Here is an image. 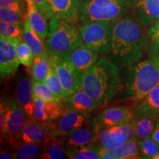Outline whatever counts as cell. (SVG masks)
<instances>
[{
  "instance_id": "6da1fadb",
  "label": "cell",
  "mask_w": 159,
  "mask_h": 159,
  "mask_svg": "<svg viewBox=\"0 0 159 159\" xmlns=\"http://www.w3.org/2000/svg\"><path fill=\"white\" fill-rule=\"evenodd\" d=\"M150 46L145 26L137 16L125 15L113 25L112 44L108 59L118 67L139 62Z\"/></svg>"
},
{
  "instance_id": "7a4b0ae2",
  "label": "cell",
  "mask_w": 159,
  "mask_h": 159,
  "mask_svg": "<svg viewBox=\"0 0 159 159\" xmlns=\"http://www.w3.org/2000/svg\"><path fill=\"white\" fill-rule=\"evenodd\" d=\"M122 87L118 66L108 57L99 58L82 77L81 89L104 107L119 93Z\"/></svg>"
},
{
  "instance_id": "3957f363",
  "label": "cell",
  "mask_w": 159,
  "mask_h": 159,
  "mask_svg": "<svg viewBox=\"0 0 159 159\" xmlns=\"http://www.w3.org/2000/svg\"><path fill=\"white\" fill-rule=\"evenodd\" d=\"M119 92L127 100H142L159 85V66L148 58L128 67Z\"/></svg>"
},
{
  "instance_id": "277c9868",
  "label": "cell",
  "mask_w": 159,
  "mask_h": 159,
  "mask_svg": "<svg viewBox=\"0 0 159 159\" xmlns=\"http://www.w3.org/2000/svg\"><path fill=\"white\" fill-rule=\"evenodd\" d=\"M82 43L78 30L74 25L59 19H50L45 45L49 55L66 57Z\"/></svg>"
},
{
  "instance_id": "5b68a950",
  "label": "cell",
  "mask_w": 159,
  "mask_h": 159,
  "mask_svg": "<svg viewBox=\"0 0 159 159\" xmlns=\"http://www.w3.org/2000/svg\"><path fill=\"white\" fill-rule=\"evenodd\" d=\"M130 7V0H80L79 19L81 22H115L125 16Z\"/></svg>"
},
{
  "instance_id": "8992f818",
  "label": "cell",
  "mask_w": 159,
  "mask_h": 159,
  "mask_svg": "<svg viewBox=\"0 0 159 159\" xmlns=\"http://www.w3.org/2000/svg\"><path fill=\"white\" fill-rule=\"evenodd\" d=\"M113 25L110 21H89L78 27L82 42L99 55L108 56L112 44Z\"/></svg>"
},
{
  "instance_id": "52a82bcc",
  "label": "cell",
  "mask_w": 159,
  "mask_h": 159,
  "mask_svg": "<svg viewBox=\"0 0 159 159\" xmlns=\"http://www.w3.org/2000/svg\"><path fill=\"white\" fill-rule=\"evenodd\" d=\"M11 110L5 128L1 132L2 140L6 141L13 148L21 144V136L28 118L16 101L8 99Z\"/></svg>"
},
{
  "instance_id": "ba28073f",
  "label": "cell",
  "mask_w": 159,
  "mask_h": 159,
  "mask_svg": "<svg viewBox=\"0 0 159 159\" xmlns=\"http://www.w3.org/2000/svg\"><path fill=\"white\" fill-rule=\"evenodd\" d=\"M92 119L89 112H80L63 108L62 115L55 122L52 139L65 136L77 128L91 125Z\"/></svg>"
},
{
  "instance_id": "9c48e42d",
  "label": "cell",
  "mask_w": 159,
  "mask_h": 159,
  "mask_svg": "<svg viewBox=\"0 0 159 159\" xmlns=\"http://www.w3.org/2000/svg\"><path fill=\"white\" fill-rule=\"evenodd\" d=\"M97 133L98 144L106 149L117 148L131 139H136L133 121L123 125L100 129Z\"/></svg>"
},
{
  "instance_id": "30bf717a",
  "label": "cell",
  "mask_w": 159,
  "mask_h": 159,
  "mask_svg": "<svg viewBox=\"0 0 159 159\" xmlns=\"http://www.w3.org/2000/svg\"><path fill=\"white\" fill-rule=\"evenodd\" d=\"M134 111L126 106H114L105 109L93 117L91 125L97 131L102 128L130 122L134 119Z\"/></svg>"
},
{
  "instance_id": "8fae6325",
  "label": "cell",
  "mask_w": 159,
  "mask_h": 159,
  "mask_svg": "<svg viewBox=\"0 0 159 159\" xmlns=\"http://www.w3.org/2000/svg\"><path fill=\"white\" fill-rule=\"evenodd\" d=\"M20 41L0 36V75L9 78L16 72L20 62L17 56V45Z\"/></svg>"
},
{
  "instance_id": "7c38bea8",
  "label": "cell",
  "mask_w": 159,
  "mask_h": 159,
  "mask_svg": "<svg viewBox=\"0 0 159 159\" xmlns=\"http://www.w3.org/2000/svg\"><path fill=\"white\" fill-rule=\"evenodd\" d=\"M50 61L67 95L81 89L82 76L69 61L65 57H50Z\"/></svg>"
},
{
  "instance_id": "4fadbf2b",
  "label": "cell",
  "mask_w": 159,
  "mask_h": 159,
  "mask_svg": "<svg viewBox=\"0 0 159 159\" xmlns=\"http://www.w3.org/2000/svg\"><path fill=\"white\" fill-rule=\"evenodd\" d=\"M55 123L41 122L28 119L21 136V143H44L52 139Z\"/></svg>"
},
{
  "instance_id": "5bb4252c",
  "label": "cell",
  "mask_w": 159,
  "mask_h": 159,
  "mask_svg": "<svg viewBox=\"0 0 159 159\" xmlns=\"http://www.w3.org/2000/svg\"><path fill=\"white\" fill-rule=\"evenodd\" d=\"M61 138L68 152L87 145L96 144L98 141V133L94 127L86 125L76 129Z\"/></svg>"
},
{
  "instance_id": "9a60e30c",
  "label": "cell",
  "mask_w": 159,
  "mask_h": 159,
  "mask_svg": "<svg viewBox=\"0 0 159 159\" xmlns=\"http://www.w3.org/2000/svg\"><path fill=\"white\" fill-rule=\"evenodd\" d=\"M75 67L81 76L91 69L99 60V55L85 46L83 42L65 57Z\"/></svg>"
},
{
  "instance_id": "2e32d148",
  "label": "cell",
  "mask_w": 159,
  "mask_h": 159,
  "mask_svg": "<svg viewBox=\"0 0 159 159\" xmlns=\"http://www.w3.org/2000/svg\"><path fill=\"white\" fill-rule=\"evenodd\" d=\"M62 104L34 96L33 119L41 122L55 123L63 114Z\"/></svg>"
},
{
  "instance_id": "e0dca14e",
  "label": "cell",
  "mask_w": 159,
  "mask_h": 159,
  "mask_svg": "<svg viewBox=\"0 0 159 159\" xmlns=\"http://www.w3.org/2000/svg\"><path fill=\"white\" fill-rule=\"evenodd\" d=\"M15 98L18 105L23 109L28 119H33L34 94L33 82L28 76L19 79L15 91Z\"/></svg>"
},
{
  "instance_id": "ac0fdd59",
  "label": "cell",
  "mask_w": 159,
  "mask_h": 159,
  "mask_svg": "<svg viewBox=\"0 0 159 159\" xmlns=\"http://www.w3.org/2000/svg\"><path fill=\"white\" fill-rule=\"evenodd\" d=\"M61 103L63 108L80 112L91 113L100 108L98 103L81 89L61 99Z\"/></svg>"
},
{
  "instance_id": "d6986e66",
  "label": "cell",
  "mask_w": 159,
  "mask_h": 159,
  "mask_svg": "<svg viewBox=\"0 0 159 159\" xmlns=\"http://www.w3.org/2000/svg\"><path fill=\"white\" fill-rule=\"evenodd\" d=\"M26 4V17L35 33L45 41L48 35L49 23L47 18L39 11L33 0H25Z\"/></svg>"
},
{
  "instance_id": "ffe728a7",
  "label": "cell",
  "mask_w": 159,
  "mask_h": 159,
  "mask_svg": "<svg viewBox=\"0 0 159 159\" xmlns=\"http://www.w3.org/2000/svg\"><path fill=\"white\" fill-rule=\"evenodd\" d=\"M135 119L159 117V85L155 87L142 99V102L134 111Z\"/></svg>"
},
{
  "instance_id": "44dd1931",
  "label": "cell",
  "mask_w": 159,
  "mask_h": 159,
  "mask_svg": "<svg viewBox=\"0 0 159 159\" xmlns=\"http://www.w3.org/2000/svg\"><path fill=\"white\" fill-rule=\"evenodd\" d=\"M138 141L131 139L119 148L106 149L101 147L100 158L102 159H129L139 158L140 157Z\"/></svg>"
},
{
  "instance_id": "7402d4cb",
  "label": "cell",
  "mask_w": 159,
  "mask_h": 159,
  "mask_svg": "<svg viewBox=\"0 0 159 159\" xmlns=\"http://www.w3.org/2000/svg\"><path fill=\"white\" fill-rule=\"evenodd\" d=\"M137 16L145 27L159 22V0H134Z\"/></svg>"
},
{
  "instance_id": "603a6c76",
  "label": "cell",
  "mask_w": 159,
  "mask_h": 159,
  "mask_svg": "<svg viewBox=\"0 0 159 159\" xmlns=\"http://www.w3.org/2000/svg\"><path fill=\"white\" fill-rule=\"evenodd\" d=\"M57 19L71 24L79 21L80 0H50Z\"/></svg>"
},
{
  "instance_id": "cb8c5ba5",
  "label": "cell",
  "mask_w": 159,
  "mask_h": 159,
  "mask_svg": "<svg viewBox=\"0 0 159 159\" xmlns=\"http://www.w3.org/2000/svg\"><path fill=\"white\" fill-rule=\"evenodd\" d=\"M24 31V40L25 42L30 47L32 52L35 57L41 56L49 54L46 48L45 43H43V40L35 33V31L31 27L28 19L25 17V22L23 25Z\"/></svg>"
},
{
  "instance_id": "d4e9b609",
  "label": "cell",
  "mask_w": 159,
  "mask_h": 159,
  "mask_svg": "<svg viewBox=\"0 0 159 159\" xmlns=\"http://www.w3.org/2000/svg\"><path fill=\"white\" fill-rule=\"evenodd\" d=\"M68 158L67 150L61 137L51 139L43 143V150L39 158L63 159Z\"/></svg>"
},
{
  "instance_id": "484cf974",
  "label": "cell",
  "mask_w": 159,
  "mask_h": 159,
  "mask_svg": "<svg viewBox=\"0 0 159 159\" xmlns=\"http://www.w3.org/2000/svg\"><path fill=\"white\" fill-rule=\"evenodd\" d=\"M24 0L16 2L7 7H0V19L7 22L16 23L23 27L26 14L24 8Z\"/></svg>"
},
{
  "instance_id": "4316f807",
  "label": "cell",
  "mask_w": 159,
  "mask_h": 159,
  "mask_svg": "<svg viewBox=\"0 0 159 159\" xmlns=\"http://www.w3.org/2000/svg\"><path fill=\"white\" fill-rule=\"evenodd\" d=\"M43 143H21L14 148L13 158L33 159L39 158L43 150Z\"/></svg>"
},
{
  "instance_id": "83f0119b",
  "label": "cell",
  "mask_w": 159,
  "mask_h": 159,
  "mask_svg": "<svg viewBox=\"0 0 159 159\" xmlns=\"http://www.w3.org/2000/svg\"><path fill=\"white\" fill-rule=\"evenodd\" d=\"M50 66L51 61L49 54L35 57L31 66L32 77L33 80L41 83L44 82Z\"/></svg>"
},
{
  "instance_id": "f1b7e54d",
  "label": "cell",
  "mask_w": 159,
  "mask_h": 159,
  "mask_svg": "<svg viewBox=\"0 0 159 159\" xmlns=\"http://www.w3.org/2000/svg\"><path fill=\"white\" fill-rule=\"evenodd\" d=\"M157 119L150 118L134 119L133 120L135 134L136 139L142 140L151 138L156 127Z\"/></svg>"
},
{
  "instance_id": "f546056e",
  "label": "cell",
  "mask_w": 159,
  "mask_h": 159,
  "mask_svg": "<svg viewBox=\"0 0 159 159\" xmlns=\"http://www.w3.org/2000/svg\"><path fill=\"white\" fill-rule=\"evenodd\" d=\"M100 148L99 144H92L68 151L67 156L71 159H99L100 158Z\"/></svg>"
},
{
  "instance_id": "4dcf8cb0",
  "label": "cell",
  "mask_w": 159,
  "mask_h": 159,
  "mask_svg": "<svg viewBox=\"0 0 159 159\" xmlns=\"http://www.w3.org/2000/svg\"><path fill=\"white\" fill-rule=\"evenodd\" d=\"M43 83L59 98L62 99L63 97L67 96V94L66 93L64 89H63L62 83H61L58 76H57L56 71H55L54 66H53L52 63L50 67H49L48 74L46 77Z\"/></svg>"
},
{
  "instance_id": "1f68e13d",
  "label": "cell",
  "mask_w": 159,
  "mask_h": 159,
  "mask_svg": "<svg viewBox=\"0 0 159 159\" xmlns=\"http://www.w3.org/2000/svg\"><path fill=\"white\" fill-rule=\"evenodd\" d=\"M0 35L9 39H17L21 41L24 39V31L21 26L16 23L0 21Z\"/></svg>"
},
{
  "instance_id": "d6a6232c",
  "label": "cell",
  "mask_w": 159,
  "mask_h": 159,
  "mask_svg": "<svg viewBox=\"0 0 159 159\" xmlns=\"http://www.w3.org/2000/svg\"><path fill=\"white\" fill-rule=\"evenodd\" d=\"M139 151L142 158H152L159 152V145L152 138L138 141Z\"/></svg>"
},
{
  "instance_id": "836d02e7",
  "label": "cell",
  "mask_w": 159,
  "mask_h": 159,
  "mask_svg": "<svg viewBox=\"0 0 159 159\" xmlns=\"http://www.w3.org/2000/svg\"><path fill=\"white\" fill-rule=\"evenodd\" d=\"M148 32L150 37L148 55L149 58H154L159 55V22L150 25Z\"/></svg>"
},
{
  "instance_id": "e575fe53",
  "label": "cell",
  "mask_w": 159,
  "mask_h": 159,
  "mask_svg": "<svg viewBox=\"0 0 159 159\" xmlns=\"http://www.w3.org/2000/svg\"><path fill=\"white\" fill-rule=\"evenodd\" d=\"M33 94L35 97L43 99H47V100H52L60 103V104H62L61 99L56 96L44 83L33 80Z\"/></svg>"
},
{
  "instance_id": "d590c367",
  "label": "cell",
  "mask_w": 159,
  "mask_h": 159,
  "mask_svg": "<svg viewBox=\"0 0 159 159\" xmlns=\"http://www.w3.org/2000/svg\"><path fill=\"white\" fill-rule=\"evenodd\" d=\"M17 56L21 64L26 66H30L33 64L34 55L24 39L20 41L17 45Z\"/></svg>"
},
{
  "instance_id": "8d00e7d4",
  "label": "cell",
  "mask_w": 159,
  "mask_h": 159,
  "mask_svg": "<svg viewBox=\"0 0 159 159\" xmlns=\"http://www.w3.org/2000/svg\"><path fill=\"white\" fill-rule=\"evenodd\" d=\"M39 11L49 20L57 19L50 0H33Z\"/></svg>"
},
{
  "instance_id": "74e56055",
  "label": "cell",
  "mask_w": 159,
  "mask_h": 159,
  "mask_svg": "<svg viewBox=\"0 0 159 159\" xmlns=\"http://www.w3.org/2000/svg\"><path fill=\"white\" fill-rule=\"evenodd\" d=\"M11 107L8 102V99L6 100H1L0 104V131H2L5 128L7 117H8Z\"/></svg>"
},
{
  "instance_id": "f35d334b",
  "label": "cell",
  "mask_w": 159,
  "mask_h": 159,
  "mask_svg": "<svg viewBox=\"0 0 159 159\" xmlns=\"http://www.w3.org/2000/svg\"><path fill=\"white\" fill-rule=\"evenodd\" d=\"M0 158L1 159H11L13 158V150H4L2 151L0 154Z\"/></svg>"
},
{
  "instance_id": "ab89813d",
  "label": "cell",
  "mask_w": 159,
  "mask_h": 159,
  "mask_svg": "<svg viewBox=\"0 0 159 159\" xmlns=\"http://www.w3.org/2000/svg\"><path fill=\"white\" fill-rule=\"evenodd\" d=\"M151 138L153 139L154 141H156L159 145V122H157L156 127L155 128L153 133H152Z\"/></svg>"
},
{
  "instance_id": "60d3db41",
  "label": "cell",
  "mask_w": 159,
  "mask_h": 159,
  "mask_svg": "<svg viewBox=\"0 0 159 159\" xmlns=\"http://www.w3.org/2000/svg\"><path fill=\"white\" fill-rule=\"evenodd\" d=\"M19 1H21V0H0V7H7V6L13 5V3Z\"/></svg>"
},
{
  "instance_id": "b9f144b4",
  "label": "cell",
  "mask_w": 159,
  "mask_h": 159,
  "mask_svg": "<svg viewBox=\"0 0 159 159\" xmlns=\"http://www.w3.org/2000/svg\"><path fill=\"white\" fill-rule=\"evenodd\" d=\"M151 59L153 60L155 62H156L157 64L159 66V55H158V56H156V57H154V58H151Z\"/></svg>"
},
{
  "instance_id": "7bdbcfd3",
  "label": "cell",
  "mask_w": 159,
  "mask_h": 159,
  "mask_svg": "<svg viewBox=\"0 0 159 159\" xmlns=\"http://www.w3.org/2000/svg\"><path fill=\"white\" fill-rule=\"evenodd\" d=\"M153 159H159V152H158V154H157V155H156V156H155V157H154V158H153Z\"/></svg>"
},
{
  "instance_id": "ee69618b",
  "label": "cell",
  "mask_w": 159,
  "mask_h": 159,
  "mask_svg": "<svg viewBox=\"0 0 159 159\" xmlns=\"http://www.w3.org/2000/svg\"><path fill=\"white\" fill-rule=\"evenodd\" d=\"M157 122H159V117H158V119H157Z\"/></svg>"
}]
</instances>
